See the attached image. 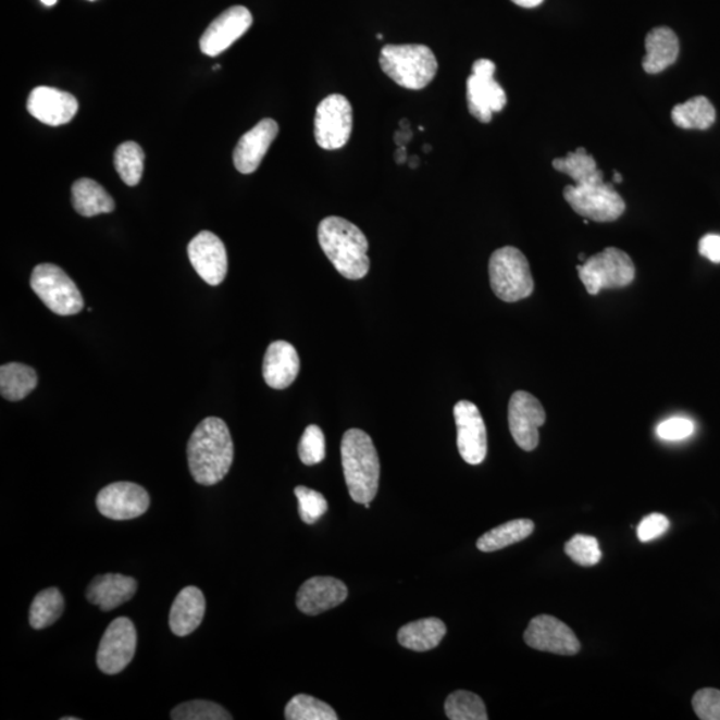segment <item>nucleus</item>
Instances as JSON below:
<instances>
[{"instance_id": "obj_38", "label": "nucleus", "mask_w": 720, "mask_h": 720, "mask_svg": "<svg viewBox=\"0 0 720 720\" xmlns=\"http://www.w3.org/2000/svg\"><path fill=\"white\" fill-rule=\"evenodd\" d=\"M299 458L306 465H315L326 458V439L316 424L305 430L298 447Z\"/></svg>"}, {"instance_id": "obj_47", "label": "nucleus", "mask_w": 720, "mask_h": 720, "mask_svg": "<svg viewBox=\"0 0 720 720\" xmlns=\"http://www.w3.org/2000/svg\"><path fill=\"white\" fill-rule=\"evenodd\" d=\"M62 720H78V718L66 717V718H62Z\"/></svg>"}, {"instance_id": "obj_5", "label": "nucleus", "mask_w": 720, "mask_h": 720, "mask_svg": "<svg viewBox=\"0 0 720 720\" xmlns=\"http://www.w3.org/2000/svg\"><path fill=\"white\" fill-rule=\"evenodd\" d=\"M488 274L494 294L504 302H518L534 293L527 258L516 247L507 246L494 251L489 258Z\"/></svg>"}, {"instance_id": "obj_35", "label": "nucleus", "mask_w": 720, "mask_h": 720, "mask_svg": "<svg viewBox=\"0 0 720 720\" xmlns=\"http://www.w3.org/2000/svg\"><path fill=\"white\" fill-rule=\"evenodd\" d=\"M171 719L174 720H229L232 713L214 702L191 700L175 707L171 711Z\"/></svg>"}, {"instance_id": "obj_21", "label": "nucleus", "mask_w": 720, "mask_h": 720, "mask_svg": "<svg viewBox=\"0 0 720 720\" xmlns=\"http://www.w3.org/2000/svg\"><path fill=\"white\" fill-rule=\"evenodd\" d=\"M299 369V356L291 344L276 340L269 346L263 360V377L271 388L290 387L297 380Z\"/></svg>"}, {"instance_id": "obj_27", "label": "nucleus", "mask_w": 720, "mask_h": 720, "mask_svg": "<svg viewBox=\"0 0 720 720\" xmlns=\"http://www.w3.org/2000/svg\"><path fill=\"white\" fill-rule=\"evenodd\" d=\"M38 386V374L22 363H5L0 368V394L10 402H20Z\"/></svg>"}, {"instance_id": "obj_6", "label": "nucleus", "mask_w": 720, "mask_h": 720, "mask_svg": "<svg viewBox=\"0 0 720 720\" xmlns=\"http://www.w3.org/2000/svg\"><path fill=\"white\" fill-rule=\"evenodd\" d=\"M581 281L589 295H598L601 290L623 288L635 280V265L629 253L609 247L583 264L576 265Z\"/></svg>"}, {"instance_id": "obj_22", "label": "nucleus", "mask_w": 720, "mask_h": 720, "mask_svg": "<svg viewBox=\"0 0 720 720\" xmlns=\"http://www.w3.org/2000/svg\"><path fill=\"white\" fill-rule=\"evenodd\" d=\"M137 581L122 574L99 575L87 588V599L100 610L111 611L126 604L137 593Z\"/></svg>"}, {"instance_id": "obj_29", "label": "nucleus", "mask_w": 720, "mask_h": 720, "mask_svg": "<svg viewBox=\"0 0 720 720\" xmlns=\"http://www.w3.org/2000/svg\"><path fill=\"white\" fill-rule=\"evenodd\" d=\"M535 524L530 519H516L488 531L476 542V547L483 553H494L522 542L534 533Z\"/></svg>"}, {"instance_id": "obj_26", "label": "nucleus", "mask_w": 720, "mask_h": 720, "mask_svg": "<svg viewBox=\"0 0 720 720\" xmlns=\"http://www.w3.org/2000/svg\"><path fill=\"white\" fill-rule=\"evenodd\" d=\"M73 204L82 216H96L110 214L115 210V202L111 195L96 181L82 178L73 185Z\"/></svg>"}, {"instance_id": "obj_44", "label": "nucleus", "mask_w": 720, "mask_h": 720, "mask_svg": "<svg viewBox=\"0 0 720 720\" xmlns=\"http://www.w3.org/2000/svg\"><path fill=\"white\" fill-rule=\"evenodd\" d=\"M406 147L405 146H398L397 150V162L405 163L406 162Z\"/></svg>"}, {"instance_id": "obj_2", "label": "nucleus", "mask_w": 720, "mask_h": 720, "mask_svg": "<svg viewBox=\"0 0 720 720\" xmlns=\"http://www.w3.org/2000/svg\"><path fill=\"white\" fill-rule=\"evenodd\" d=\"M318 239L342 276L358 281L369 274V240L356 224L339 216L324 218L318 227Z\"/></svg>"}, {"instance_id": "obj_19", "label": "nucleus", "mask_w": 720, "mask_h": 720, "mask_svg": "<svg viewBox=\"0 0 720 720\" xmlns=\"http://www.w3.org/2000/svg\"><path fill=\"white\" fill-rule=\"evenodd\" d=\"M348 596L346 584L332 576H314L299 588L297 606L306 616H319L344 604Z\"/></svg>"}, {"instance_id": "obj_9", "label": "nucleus", "mask_w": 720, "mask_h": 720, "mask_svg": "<svg viewBox=\"0 0 720 720\" xmlns=\"http://www.w3.org/2000/svg\"><path fill=\"white\" fill-rule=\"evenodd\" d=\"M495 70L497 66L489 59H477L468 79L469 111L482 123L492 122L494 112H500L507 104L504 88L494 79Z\"/></svg>"}, {"instance_id": "obj_30", "label": "nucleus", "mask_w": 720, "mask_h": 720, "mask_svg": "<svg viewBox=\"0 0 720 720\" xmlns=\"http://www.w3.org/2000/svg\"><path fill=\"white\" fill-rule=\"evenodd\" d=\"M672 122L684 129H707L717 120V111L706 97H695L675 105L671 111Z\"/></svg>"}, {"instance_id": "obj_40", "label": "nucleus", "mask_w": 720, "mask_h": 720, "mask_svg": "<svg viewBox=\"0 0 720 720\" xmlns=\"http://www.w3.org/2000/svg\"><path fill=\"white\" fill-rule=\"evenodd\" d=\"M695 424L687 418H670L658 424L657 435L660 439L678 442L690 438L694 434Z\"/></svg>"}, {"instance_id": "obj_4", "label": "nucleus", "mask_w": 720, "mask_h": 720, "mask_svg": "<svg viewBox=\"0 0 720 720\" xmlns=\"http://www.w3.org/2000/svg\"><path fill=\"white\" fill-rule=\"evenodd\" d=\"M380 64L389 79L407 90H422L438 73V61L430 47L423 45H387Z\"/></svg>"}, {"instance_id": "obj_3", "label": "nucleus", "mask_w": 720, "mask_h": 720, "mask_svg": "<svg viewBox=\"0 0 720 720\" xmlns=\"http://www.w3.org/2000/svg\"><path fill=\"white\" fill-rule=\"evenodd\" d=\"M340 452L350 497L360 505L373 501L381 477V462L373 439L362 430H348L342 439Z\"/></svg>"}, {"instance_id": "obj_18", "label": "nucleus", "mask_w": 720, "mask_h": 720, "mask_svg": "<svg viewBox=\"0 0 720 720\" xmlns=\"http://www.w3.org/2000/svg\"><path fill=\"white\" fill-rule=\"evenodd\" d=\"M78 100L54 87H37L29 94L27 110L35 120L49 126H62L73 121L78 112Z\"/></svg>"}, {"instance_id": "obj_33", "label": "nucleus", "mask_w": 720, "mask_h": 720, "mask_svg": "<svg viewBox=\"0 0 720 720\" xmlns=\"http://www.w3.org/2000/svg\"><path fill=\"white\" fill-rule=\"evenodd\" d=\"M446 716L451 720H487L485 702L474 693L460 692L448 696L445 705Z\"/></svg>"}, {"instance_id": "obj_23", "label": "nucleus", "mask_w": 720, "mask_h": 720, "mask_svg": "<svg viewBox=\"0 0 720 720\" xmlns=\"http://www.w3.org/2000/svg\"><path fill=\"white\" fill-rule=\"evenodd\" d=\"M206 612L204 595L198 587L188 586L176 595L170 611V629L176 636L194 633L202 623Z\"/></svg>"}, {"instance_id": "obj_20", "label": "nucleus", "mask_w": 720, "mask_h": 720, "mask_svg": "<svg viewBox=\"0 0 720 720\" xmlns=\"http://www.w3.org/2000/svg\"><path fill=\"white\" fill-rule=\"evenodd\" d=\"M277 133H280V127L274 120H263L247 132L234 150L236 170L241 174H252L253 171H257Z\"/></svg>"}, {"instance_id": "obj_16", "label": "nucleus", "mask_w": 720, "mask_h": 720, "mask_svg": "<svg viewBox=\"0 0 720 720\" xmlns=\"http://www.w3.org/2000/svg\"><path fill=\"white\" fill-rule=\"evenodd\" d=\"M524 642L534 650L557 655H575L581 643L568 624L551 616L535 617L530 622Z\"/></svg>"}, {"instance_id": "obj_36", "label": "nucleus", "mask_w": 720, "mask_h": 720, "mask_svg": "<svg viewBox=\"0 0 720 720\" xmlns=\"http://www.w3.org/2000/svg\"><path fill=\"white\" fill-rule=\"evenodd\" d=\"M564 553L582 568H593L600 562L601 551L598 539L594 536L578 534L566 543Z\"/></svg>"}, {"instance_id": "obj_25", "label": "nucleus", "mask_w": 720, "mask_h": 720, "mask_svg": "<svg viewBox=\"0 0 720 720\" xmlns=\"http://www.w3.org/2000/svg\"><path fill=\"white\" fill-rule=\"evenodd\" d=\"M446 633V624L440 619H419V621L407 623L399 630L398 642L400 646L412 651H430L439 646Z\"/></svg>"}, {"instance_id": "obj_14", "label": "nucleus", "mask_w": 720, "mask_h": 720, "mask_svg": "<svg viewBox=\"0 0 720 720\" xmlns=\"http://www.w3.org/2000/svg\"><path fill=\"white\" fill-rule=\"evenodd\" d=\"M97 507L103 517L112 521H129L149 510L150 495L132 482H116L100 489Z\"/></svg>"}, {"instance_id": "obj_31", "label": "nucleus", "mask_w": 720, "mask_h": 720, "mask_svg": "<svg viewBox=\"0 0 720 720\" xmlns=\"http://www.w3.org/2000/svg\"><path fill=\"white\" fill-rule=\"evenodd\" d=\"M64 599L58 588L44 589L35 596L32 609H29V624L35 630H44L54 624L62 617Z\"/></svg>"}, {"instance_id": "obj_12", "label": "nucleus", "mask_w": 720, "mask_h": 720, "mask_svg": "<svg viewBox=\"0 0 720 720\" xmlns=\"http://www.w3.org/2000/svg\"><path fill=\"white\" fill-rule=\"evenodd\" d=\"M546 422V411L538 399L526 392L512 394L509 404V426L516 444L524 451L539 445V427Z\"/></svg>"}, {"instance_id": "obj_43", "label": "nucleus", "mask_w": 720, "mask_h": 720, "mask_svg": "<svg viewBox=\"0 0 720 720\" xmlns=\"http://www.w3.org/2000/svg\"><path fill=\"white\" fill-rule=\"evenodd\" d=\"M511 2L521 5V8L524 9H534L538 8V5L545 2V0H511Z\"/></svg>"}, {"instance_id": "obj_32", "label": "nucleus", "mask_w": 720, "mask_h": 720, "mask_svg": "<svg viewBox=\"0 0 720 720\" xmlns=\"http://www.w3.org/2000/svg\"><path fill=\"white\" fill-rule=\"evenodd\" d=\"M114 164L117 174L127 186H137L144 175L145 152L135 141H126L117 147Z\"/></svg>"}, {"instance_id": "obj_45", "label": "nucleus", "mask_w": 720, "mask_h": 720, "mask_svg": "<svg viewBox=\"0 0 720 720\" xmlns=\"http://www.w3.org/2000/svg\"><path fill=\"white\" fill-rule=\"evenodd\" d=\"M613 182H616V183H622V182H623L622 174H619V173H617V171H616V173H613Z\"/></svg>"}, {"instance_id": "obj_50", "label": "nucleus", "mask_w": 720, "mask_h": 720, "mask_svg": "<svg viewBox=\"0 0 720 720\" xmlns=\"http://www.w3.org/2000/svg\"><path fill=\"white\" fill-rule=\"evenodd\" d=\"M580 259H581L582 262H584V256H583V253H581Z\"/></svg>"}, {"instance_id": "obj_42", "label": "nucleus", "mask_w": 720, "mask_h": 720, "mask_svg": "<svg viewBox=\"0 0 720 720\" xmlns=\"http://www.w3.org/2000/svg\"><path fill=\"white\" fill-rule=\"evenodd\" d=\"M699 252L702 257L712 263H720V235L707 234L699 241Z\"/></svg>"}, {"instance_id": "obj_13", "label": "nucleus", "mask_w": 720, "mask_h": 720, "mask_svg": "<svg viewBox=\"0 0 720 720\" xmlns=\"http://www.w3.org/2000/svg\"><path fill=\"white\" fill-rule=\"evenodd\" d=\"M458 431V450L465 463L477 465L487 456V430L480 409L469 400L454 407Z\"/></svg>"}, {"instance_id": "obj_46", "label": "nucleus", "mask_w": 720, "mask_h": 720, "mask_svg": "<svg viewBox=\"0 0 720 720\" xmlns=\"http://www.w3.org/2000/svg\"><path fill=\"white\" fill-rule=\"evenodd\" d=\"M40 2H42L46 5H54L58 2V0H40Z\"/></svg>"}, {"instance_id": "obj_39", "label": "nucleus", "mask_w": 720, "mask_h": 720, "mask_svg": "<svg viewBox=\"0 0 720 720\" xmlns=\"http://www.w3.org/2000/svg\"><path fill=\"white\" fill-rule=\"evenodd\" d=\"M693 707L702 720H720V692L716 688L699 690L694 695Z\"/></svg>"}, {"instance_id": "obj_10", "label": "nucleus", "mask_w": 720, "mask_h": 720, "mask_svg": "<svg viewBox=\"0 0 720 720\" xmlns=\"http://www.w3.org/2000/svg\"><path fill=\"white\" fill-rule=\"evenodd\" d=\"M315 140L323 150H338L347 145L352 132V108L348 99L333 94L319 103L315 112Z\"/></svg>"}, {"instance_id": "obj_7", "label": "nucleus", "mask_w": 720, "mask_h": 720, "mask_svg": "<svg viewBox=\"0 0 720 720\" xmlns=\"http://www.w3.org/2000/svg\"><path fill=\"white\" fill-rule=\"evenodd\" d=\"M29 285L38 298L57 315H75L84 310L85 302L79 288L55 264H38L33 271Z\"/></svg>"}, {"instance_id": "obj_11", "label": "nucleus", "mask_w": 720, "mask_h": 720, "mask_svg": "<svg viewBox=\"0 0 720 720\" xmlns=\"http://www.w3.org/2000/svg\"><path fill=\"white\" fill-rule=\"evenodd\" d=\"M137 650V630L128 618H117L105 630L99 643L97 663L108 675L120 674L132 662Z\"/></svg>"}, {"instance_id": "obj_34", "label": "nucleus", "mask_w": 720, "mask_h": 720, "mask_svg": "<svg viewBox=\"0 0 720 720\" xmlns=\"http://www.w3.org/2000/svg\"><path fill=\"white\" fill-rule=\"evenodd\" d=\"M287 720H336L334 708L314 696L299 694L288 702L285 710Z\"/></svg>"}, {"instance_id": "obj_1", "label": "nucleus", "mask_w": 720, "mask_h": 720, "mask_svg": "<svg viewBox=\"0 0 720 720\" xmlns=\"http://www.w3.org/2000/svg\"><path fill=\"white\" fill-rule=\"evenodd\" d=\"M187 459L195 482L214 486L224 480L232 469L234 444L227 424L210 417L194 430L187 445Z\"/></svg>"}, {"instance_id": "obj_8", "label": "nucleus", "mask_w": 720, "mask_h": 720, "mask_svg": "<svg viewBox=\"0 0 720 720\" xmlns=\"http://www.w3.org/2000/svg\"><path fill=\"white\" fill-rule=\"evenodd\" d=\"M563 197L576 214L594 222L617 221L625 211L624 200L613 190L611 183L568 186L564 187Z\"/></svg>"}, {"instance_id": "obj_48", "label": "nucleus", "mask_w": 720, "mask_h": 720, "mask_svg": "<svg viewBox=\"0 0 720 720\" xmlns=\"http://www.w3.org/2000/svg\"><path fill=\"white\" fill-rule=\"evenodd\" d=\"M376 38L380 39V40H382V39H383V35H382V34H377V35H376Z\"/></svg>"}, {"instance_id": "obj_17", "label": "nucleus", "mask_w": 720, "mask_h": 720, "mask_svg": "<svg viewBox=\"0 0 720 720\" xmlns=\"http://www.w3.org/2000/svg\"><path fill=\"white\" fill-rule=\"evenodd\" d=\"M188 258L195 271L210 286H220L227 275L226 247L215 234L199 233L187 247Z\"/></svg>"}, {"instance_id": "obj_37", "label": "nucleus", "mask_w": 720, "mask_h": 720, "mask_svg": "<svg viewBox=\"0 0 720 720\" xmlns=\"http://www.w3.org/2000/svg\"><path fill=\"white\" fill-rule=\"evenodd\" d=\"M299 504L300 519L307 524H314L328 510L327 499L321 493L305 486L294 489Z\"/></svg>"}, {"instance_id": "obj_15", "label": "nucleus", "mask_w": 720, "mask_h": 720, "mask_svg": "<svg viewBox=\"0 0 720 720\" xmlns=\"http://www.w3.org/2000/svg\"><path fill=\"white\" fill-rule=\"evenodd\" d=\"M252 21L250 10L244 5H234L224 11L200 38V50L209 57L222 54L249 32Z\"/></svg>"}, {"instance_id": "obj_49", "label": "nucleus", "mask_w": 720, "mask_h": 720, "mask_svg": "<svg viewBox=\"0 0 720 720\" xmlns=\"http://www.w3.org/2000/svg\"><path fill=\"white\" fill-rule=\"evenodd\" d=\"M363 506L365 507V509H370V506H371L370 501H369V504H364Z\"/></svg>"}, {"instance_id": "obj_24", "label": "nucleus", "mask_w": 720, "mask_h": 720, "mask_svg": "<svg viewBox=\"0 0 720 720\" xmlns=\"http://www.w3.org/2000/svg\"><path fill=\"white\" fill-rule=\"evenodd\" d=\"M646 57L642 66L647 74L662 73L676 62L679 57V39L669 27L653 28L646 37Z\"/></svg>"}, {"instance_id": "obj_28", "label": "nucleus", "mask_w": 720, "mask_h": 720, "mask_svg": "<svg viewBox=\"0 0 720 720\" xmlns=\"http://www.w3.org/2000/svg\"><path fill=\"white\" fill-rule=\"evenodd\" d=\"M553 167L559 173L569 175L576 186L605 182L604 173L598 169L595 159L588 156L587 150L583 147L574 152H569L564 158L554 159Z\"/></svg>"}, {"instance_id": "obj_41", "label": "nucleus", "mask_w": 720, "mask_h": 720, "mask_svg": "<svg viewBox=\"0 0 720 720\" xmlns=\"http://www.w3.org/2000/svg\"><path fill=\"white\" fill-rule=\"evenodd\" d=\"M669 529V519L662 513H651V516L643 518L637 526V538L643 543L651 542L662 536Z\"/></svg>"}]
</instances>
